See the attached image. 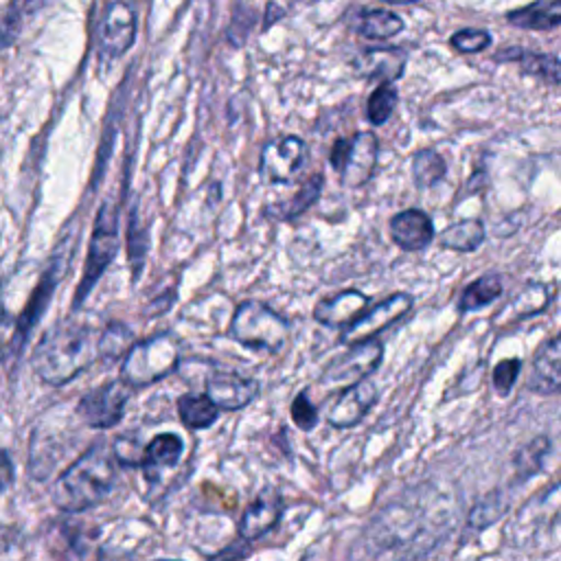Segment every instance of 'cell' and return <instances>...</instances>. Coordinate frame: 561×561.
Here are the masks:
<instances>
[{"label": "cell", "instance_id": "obj_7", "mask_svg": "<svg viewBox=\"0 0 561 561\" xmlns=\"http://www.w3.org/2000/svg\"><path fill=\"white\" fill-rule=\"evenodd\" d=\"M381 357H383V344L377 335L355 342L344 355L335 357L324 368L320 383L329 388H346L355 381L366 379L379 366Z\"/></svg>", "mask_w": 561, "mask_h": 561}, {"label": "cell", "instance_id": "obj_12", "mask_svg": "<svg viewBox=\"0 0 561 561\" xmlns=\"http://www.w3.org/2000/svg\"><path fill=\"white\" fill-rule=\"evenodd\" d=\"M206 394L219 410H241L259 394V383L232 370H210L206 377Z\"/></svg>", "mask_w": 561, "mask_h": 561}, {"label": "cell", "instance_id": "obj_32", "mask_svg": "<svg viewBox=\"0 0 561 561\" xmlns=\"http://www.w3.org/2000/svg\"><path fill=\"white\" fill-rule=\"evenodd\" d=\"M550 305V289L541 283H528L511 305L513 318H530Z\"/></svg>", "mask_w": 561, "mask_h": 561}, {"label": "cell", "instance_id": "obj_27", "mask_svg": "<svg viewBox=\"0 0 561 561\" xmlns=\"http://www.w3.org/2000/svg\"><path fill=\"white\" fill-rule=\"evenodd\" d=\"M550 454V438L548 436H535L530 443L522 445L515 451L513 458V467L517 471L519 480H528L533 476H537L543 467L546 456Z\"/></svg>", "mask_w": 561, "mask_h": 561}, {"label": "cell", "instance_id": "obj_22", "mask_svg": "<svg viewBox=\"0 0 561 561\" xmlns=\"http://www.w3.org/2000/svg\"><path fill=\"white\" fill-rule=\"evenodd\" d=\"M506 22H511L513 26H519V28H537V31L557 28L561 22V2L559 0H537L528 7L511 11L506 15Z\"/></svg>", "mask_w": 561, "mask_h": 561}, {"label": "cell", "instance_id": "obj_31", "mask_svg": "<svg viewBox=\"0 0 561 561\" xmlns=\"http://www.w3.org/2000/svg\"><path fill=\"white\" fill-rule=\"evenodd\" d=\"M401 28V18H397L390 11H366L359 22V33L368 39H390Z\"/></svg>", "mask_w": 561, "mask_h": 561}, {"label": "cell", "instance_id": "obj_1", "mask_svg": "<svg viewBox=\"0 0 561 561\" xmlns=\"http://www.w3.org/2000/svg\"><path fill=\"white\" fill-rule=\"evenodd\" d=\"M92 327L68 320L53 327L35 346L33 370L48 386H64L99 357Z\"/></svg>", "mask_w": 561, "mask_h": 561}, {"label": "cell", "instance_id": "obj_19", "mask_svg": "<svg viewBox=\"0 0 561 561\" xmlns=\"http://www.w3.org/2000/svg\"><path fill=\"white\" fill-rule=\"evenodd\" d=\"M182 451H184V440L178 434L164 432V434L153 436L142 449V465L140 467H142L147 480L156 482L162 471L173 469L178 465Z\"/></svg>", "mask_w": 561, "mask_h": 561}, {"label": "cell", "instance_id": "obj_9", "mask_svg": "<svg viewBox=\"0 0 561 561\" xmlns=\"http://www.w3.org/2000/svg\"><path fill=\"white\" fill-rule=\"evenodd\" d=\"M309 156L307 142L298 136H280L263 145L259 158V175L270 184L289 182L305 167Z\"/></svg>", "mask_w": 561, "mask_h": 561}, {"label": "cell", "instance_id": "obj_25", "mask_svg": "<svg viewBox=\"0 0 561 561\" xmlns=\"http://www.w3.org/2000/svg\"><path fill=\"white\" fill-rule=\"evenodd\" d=\"M502 291H504L502 278L497 274H482L462 289V294L458 298V311L467 313V311L482 309L489 302H493L495 298H500Z\"/></svg>", "mask_w": 561, "mask_h": 561}, {"label": "cell", "instance_id": "obj_23", "mask_svg": "<svg viewBox=\"0 0 561 561\" xmlns=\"http://www.w3.org/2000/svg\"><path fill=\"white\" fill-rule=\"evenodd\" d=\"M219 408L208 399V394L186 392L178 399V414L180 421L188 430H206L219 419Z\"/></svg>", "mask_w": 561, "mask_h": 561}, {"label": "cell", "instance_id": "obj_42", "mask_svg": "<svg viewBox=\"0 0 561 561\" xmlns=\"http://www.w3.org/2000/svg\"><path fill=\"white\" fill-rule=\"evenodd\" d=\"M0 357H2V346H0Z\"/></svg>", "mask_w": 561, "mask_h": 561}, {"label": "cell", "instance_id": "obj_34", "mask_svg": "<svg viewBox=\"0 0 561 561\" xmlns=\"http://www.w3.org/2000/svg\"><path fill=\"white\" fill-rule=\"evenodd\" d=\"M35 0H11L2 11H0V48L9 46L20 28H22V20L24 15H28V11H33Z\"/></svg>", "mask_w": 561, "mask_h": 561}, {"label": "cell", "instance_id": "obj_3", "mask_svg": "<svg viewBox=\"0 0 561 561\" xmlns=\"http://www.w3.org/2000/svg\"><path fill=\"white\" fill-rule=\"evenodd\" d=\"M180 344L173 333H156L134 342L123 355L121 379L129 388H147L178 368Z\"/></svg>", "mask_w": 561, "mask_h": 561}, {"label": "cell", "instance_id": "obj_18", "mask_svg": "<svg viewBox=\"0 0 561 561\" xmlns=\"http://www.w3.org/2000/svg\"><path fill=\"white\" fill-rule=\"evenodd\" d=\"M561 340L548 337L533 357V373L528 388L537 394H557L561 390Z\"/></svg>", "mask_w": 561, "mask_h": 561}, {"label": "cell", "instance_id": "obj_28", "mask_svg": "<svg viewBox=\"0 0 561 561\" xmlns=\"http://www.w3.org/2000/svg\"><path fill=\"white\" fill-rule=\"evenodd\" d=\"M134 344V331L123 322H110L99 333V359L103 362H116L121 359L127 348Z\"/></svg>", "mask_w": 561, "mask_h": 561}, {"label": "cell", "instance_id": "obj_26", "mask_svg": "<svg viewBox=\"0 0 561 561\" xmlns=\"http://www.w3.org/2000/svg\"><path fill=\"white\" fill-rule=\"evenodd\" d=\"M447 173V162L436 149H419L412 156V180L416 188H432Z\"/></svg>", "mask_w": 561, "mask_h": 561}, {"label": "cell", "instance_id": "obj_13", "mask_svg": "<svg viewBox=\"0 0 561 561\" xmlns=\"http://www.w3.org/2000/svg\"><path fill=\"white\" fill-rule=\"evenodd\" d=\"M377 399H379V390L373 381H368V379L355 381V383L346 386L344 392L329 408L327 421H329V425H333L337 430L353 427L368 414V410L377 403Z\"/></svg>", "mask_w": 561, "mask_h": 561}, {"label": "cell", "instance_id": "obj_20", "mask_svg": "<svg viewBox=\"0 0 561 561\" xmlns=\"http://www.w3.org/2000/svg\"><path fill=\"white\" fill-rule=\"evenodd\" d=\"M322 186H324V178L320 173H313L305 182H300V186L294 191L291 197L265 206L263 213L272 219L289 221V219L302 215L309 206H313L318 202V197L322 193Z\"/></svg>", "mask_w": 561, "mask_h": 561}, {"label": "cell", "instance_id": "obj_17", "mask_svg": "<svg viewBox=\"0 0 561 561\" xmlns=\"http://www.w3.org/2000/svg\"><path fill=\"white\" fill-rule=\"evenodd\" d=\"M370 305V298L357 289H344L333 296H327L316 302L313 307V320L324 327H346L353 322L366 307Z\"/></svg>", "mask_w": 561, "mask_h": 561}, {"label": "cell", "instance_id": "obj_40", "mask_svg": "<svg viewBox=\"0 0 561 561\" xmlns=\"http://www.w3.org/2000/svg\"><path fill=\"white\" fill-rule=\"evenodd\" d=\"M11 546V530L0 524V552Z\"/></svg>", "mask_w": 561, "mask_h": 561}, {"label": "cell", "instance_id": "obj_38", "mask_svg": "<svg viewBox=\"0 0 561 561\" xmlns=\"http://www.w3.org/2000/svg\"><path fill=\"white\" fill-rule=\"evenodd\" d=\"M491 44V35L482 28H462L451 35V46L460 53H480Z\"/></svg>", "mask_w": 561, "mask_h": 561}, {"label": "cell", "instance_id": "obj_10", "mask_svg": "<svg viewBox=\"0 0 561 561\" xmlns=\"http://www.w3.org/2000/svg\"><path fill=\"white\" fill-rule=\"evenodd\" d=\"M412 296L410 294H392L379 302H375L373 307H366L353 322H348L344 327L342 333V342L344 344H355L368 337H375L379 331L388 329L390 324H394L397 320H401L410 309H412Z\"/></svg>", "mask_w": 561, "mask_h": 561}, {"label": "cell", "instance_id": "obj_41", "mask_svg": "<svg viewBox=\"0 0 561 561\" xmlns=\"http://www.w3.org/2000/svg\"><path fill=\"white\" fill-rule=\"evenodd\" d=\"M386 2H394V4H408V2H414V0H386Z\"/></svg>", "mask_w": 561, "mask_h": 561}, {"label": "cell", "instance_id": "obj_8", "mask_svg": "<svg viewBox=\"0 0 561 561\" xmlns=\"http://www.w3.org/2000/svg\"><path fill=\"white\" fill-rule=\"evenodd\" d=\"M129 394H131V390L123 379L101 383L99 388L85 392L79 399L77 414L81 416V421L85 425H90L94 430L114 427L127 410Z\"/></svg>", "mask_w": 561, "mask_h": 561}, {"label": "cell", "instance_id": "obj_4", "mask_svg": "<svg viewBox=\"0 0 561 561\" xmlns=\"http://www.w3.org/2000/svg\"><path fill=\"white\" fill-rule=\"evenodd\" d=\"M230 337L254 351L280 353L289 337V322L270 305L245 300L232 313Z\"/></svg>", "mask_w": 561, "mask_h": 561}, {"label": "cell", "instance_id": "obj_16", "mask_svg": "<svg viewBox=\"0 0 561 561\" xmlns=\"http://www.w3.org/2000/svg\"><path fill=\"white\" fill-rule=\"evenodd\" d=\"M59 276H61V265H59V261H53V263L48 265V270L44 272V276L39 278V283H37V287L33 289V294H31L26 307L22 309V313H20V318H18L15 337H13V348H15V351H20V346H22L24 340L28 337L31 329L37 324L39 316H42L44 309L48 307L50 296H53V291H55V287H57V283H59Z\"/></svg>", "mask_w": 561, "mask_h": 561}, {"label": "cell", "instance_id": "obj_21", "mask_svg": "<svg viewBox=\"0 0 561 561\" xmlns=\"http://www.w3.org/2000/svg\"><path fill=\"white\" fill-rule=\"evenodd\" d=\"M355 66H357L359 75H364L368 79L377 77L383 81H394L403 72L405 57L401 50H394V48H375V50L364 53Z\"/></svg>", "mask_w": 561, "mask_h": 561}, {"label": "cell", "instance_id": "obj_6", "mask_svg": "<svg viewBox=\"0 0 561 561\" xmlns=\"http://www.w3.org/2000/svg\"><path fill=\"white\" fill-rule=\"evenodd\" d=\"M379 140L373 131H355L351 138H337L329 151V164L340 173V182L348 188L364 186L375 169Z\"/></svg>", "mask_w": 561, "mask_h": 561}, {"label": "cell", "instance_id": "obj_15", "mask_svg": "<svg viewBox=\"0 0 561 561\" xmlns=\"http://www.w3.org/2000/svg\"><path fill=\"white\" fill-rule=\"evenodd\" d=\"M434 224L421 208H408L390 219V239L408 252L423 250L434 241Z\"/></svg>", "mask_w": 561, "mask_h": 561}, {"label": "cell", "instance_id": "obj_5", "mask_svg": "<svg viewBox=\"0 0 561 561\" xmlns=\"http://www.w3.org/2000/svg\"><path fill=\"white\" fill-rule=\"evenodd\" d=\"M116 250H118V210H116V206L105 202L94 219V230H92L90 245H88L85 267H83V274L79 280L77 294H75V307H79L88 298V294L92 291V287L96 285L101 274L112 263Z\"/></svg>", "mask_w": 561, "mask_h": 561}, {"label": "cell", "instance_id": "obj_29", "mask_svg": "<svg viewBox=\"0 0 561 561\" xmlns=\"http://www.w3.org/2000/svg\"><path fill=\"white\" fill-rule=\"evenodd\" d=\"M500 57H508V59L517 61L524 72L535 75V77H539V79H543L552 85L559 83V59H557V55H535V53L508 50L506 55H500Z\"/></svg>", "mask_w": 561, "mask_h": 561}, {"label": "cell", "instance_id": "obj_35", "mask_svg": "<svg viewBox=\"0 0 561 561\" xmlns=\"http://www.w3.org/2000/svg\"><path fill=\"white\" fill-rule=\"evenodd\" d=\"M110 447H112V454L118 465H123V467H140L142 465L145 445H140V440H136L131 436H118Z\"/></svg>", "mask_w": 561, "mask_h": 561}, {"label": "cell", "instance_id": "obj_33", "mask_svg": "<svg viewBox=\"0 0 561 561\" xmlns=\"http://www.w3.org/2000/svg\"><path fill=\"white\" fill-rule=\"evenodd\" d=\"M397 101H399V96H397L394 85L390 81H383L381 85H377L373 90V94L366 101V118L373 125H383L390 118V114L394 112Z\"/></svg>", "mask_w": 561, "mask_h": 561}, {"label": "cell", "instance_id": "obj_11", "mask_svg": "<svg viewBox=\"0 0 561 561\" xmlns=\"http://www.w3.org/2000/svg\"><path fill=\"white\" fill-rule=\"evenodd\" d=\"M136 37V13L123 2H110L99 24V55L103 59H116L127 53Z\"/></svg>", "mask_w": 561, "mask_h": 561}, {"label": "cell", "instance_id": "obj_24", "mask_svg": "<svg viewBox=\"0 0 561 561\" xmlns=\"http://www.w3.org/2000/svg\"><path fill=\"white\" fill-rule=\"evenodd\" d=\"M484 241V226L480 219H460L438 234L440 248L456 252H473Z\"/></svg>", "mask_w": 561, "mask_h": 561}, {"label": "cell", "instance_id": "obj_2", "mask_svg": "<svg viewBox=\"0 0 561 561\" xmlns=\"http://www.w3.org/2000/svg\"><path fill=\"white\" fill-rule=\"evenodd\" d=\"M116 484V458L112 447L94 443L53 484L57 508L79 513L103 502Z\"/></svg>", "mask_w": 561, "mask_h": 561}, {"label": "cell", "instance_id": "obj_14", "mask_svg": "<svg viewBox=\"0 0 561 561\" xmlns=\"http://www.w3.org/2000/svg\"><path fill=\"white\" fill-rule=\"evenodd\" d=\"M283 515V500L274 489L261 491L252 504L241 515L239 522V537L245 541H254L267 535Z\"/></svg>", "mask_w": 561, "mask_h": 561}, {"label": "cell", "instance_id": "obj_30", "mask_svg": "<svg viewBox=\"0 0 561 561\" xmlns=\"http://www.w3.org/2000/svg\"><path fill=\"white\" fill-rule=\"evenodd\" d=\"M508 508V497L502 491H493L489 495H484L480 502H476V506L469 511V528L476 530H484L491 524H495L504 511Z\"/></svg>", "mask_w": 561, "mask_h": 561}, {"label": "cell", "instance_id": "obj_39", "mask_svg": "<svg viewBox=\"0 0 561 561\" xmlns=\"http://www.w3.org/2000/svg\"><path fill=\"white\" fill-rule=\"evenodd\" d=\"M13 460L9 451H0V493H4L13 484Z\"/></svg>", "mask_w": 561, "mask_h": 561}, {"label": "cell", "instance_id": "obj_37", "mask_svg": "<svg viewBox=\"0 0 561 561\" xmlns=\"http://www.w3.org/2000/svg\"><path fill=\"white\" fill-rule=\"evenodd\" d=\"M291 421L298 430L309 432L318 423V408L309 401L307 392H298L291 401Z\"/></svg>", "mask_w": 561, "mask_h": 561}, {"label": "cell", "instance_id": "obj_36", "mask_svg": "<svg viewBox=\"0 0 561 561\" xmlns=\"http://www.w3.org/2000/svg\"><path fill=\"white\" fill-rule=\"evenodd\" d=\"M522 370V362L517 357H506L502 362L495 364L493 368V386L500 394H508L519 377Z\"/></svg>", "mask_w": 561, "mask_h": 561}]
</instances>
